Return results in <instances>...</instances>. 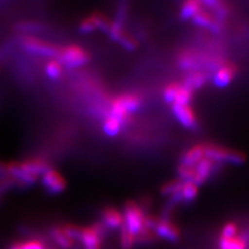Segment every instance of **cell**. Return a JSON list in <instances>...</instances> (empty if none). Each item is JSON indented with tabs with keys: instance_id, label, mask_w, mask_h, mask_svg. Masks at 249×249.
<instances>
[{
	"instance_id": "obj_1",
	"label": "cell",
	"mask_w": 249,
	"mask_h": 249,
	"mask_svg": "<svg viewBox=\"0 0 249 249\" xmlns=\"http://www.w3.org/2000/svg\"><path fill=\"white\" fill-rule=\"evenodd\" d=\"M204 156L205 158L211 160L212 162H224L235 165L243 164L246 160L245 155L242 153L231 151L214 144L204 145Z\"/></svg>"
},
{
	"instance_id": "obj_2",
	"label": "cell",
	"mask_w": 249,
	"mask_h": 249,
	"mask_svg": "<svg viewBox=\"0 0 249 249\" xmlns=\"http://www.w3.org/2000/svg\"><path fill=\"white\" fill-rule=\"evenodd\" d=\"M124 224L128 231L136 237L144 230V214L134 201H128L124 209Z\"/></svg>"
},
{
	"instance_id": "obj_3",
	"label": "cell",
	"mask_w": 249,
	"mask_h": 249,
	"mask_svg": "<svg viewBox=\"0 0 249 249\" xmlns=\"http://www.w3.org/2000/svg\"><path fill=\"white\" fill-rule=\"evenodd\" d=\"M58 62L67 68H78L87 65L89 61V55L88 52L76 45L68 46L59 51Z\"/></svg>"
},
{
	"instance_id": "obj_4",
	"label": "cell",
	"mask_w": 249,
	"mask_h": 249,
	"mask_svg": "<svg viewBox=\"0 0 249 249\" xmlns=\"http://www.w3.org/2000/svg\"><path fill=\"white\" fill-rule=\"evenodd\" d=\"M20 44L22 48L26 52L45 57H57L60 51L56 46L40 41L31 36L23 37Z\"/></svg>"
},
{
	"instance_id": "obj_5",
	"label": "cell",
	"mask_w": 249,
	"mask_h": 249,
	"mask_svg": "<svg viewBox=\"0 0 249 249\" xmlns=\"http://www.w3.org/2000/svg\"><path fill=\"white\" fill-rule=\"evenodd\" d=\"M107 229L102 222L93 224L92 227L83 228V232L80 242L84 249H101V244L104 236L106 235Z\"/></svg>"
},
{
	"instance_id": "obj_6",
	"label": "cell",
	"mask_w": 249,
	"mask_h": 249,
	"mask_svg": "<svg viewBox=\"0 0 249 249\" xmlns=\"http://www.w3.org/2000/svg\"><path fill=\"white\" fill-rule=\"evenodd\" d=\"M153 232L155 233V236L166 240L171 243H176L180 240V231H178L177 225L171 222L168 218L158 219V222L156 224Z\"/></svg>"
},
{
	"instance_id": "obj_7",
	"label": "cell",
	"mask_w": 249,
	"mask_h": 249,
	"mask_svg": "<svg viewBox=\"0 0 249 249\" xmlns=\"http://www.w3.org/2000/svg\"><path fill=\"white\" fill-rule=\"evenodd\" d=\"M42 185L46 191L52 196L61 193L67 188V182L65 178L54 169H50L42 176Z\"/></svg>"
},
{
	"instance_id": "obj_8",
	"label": "cell",
	"mask_w": 249,
	"mask_h": 249,
	"mask_svg": "<svg viewBox=\"0 0 249 249\" xmlns=\"http://www.w3.org/2000/svg\"><path fill=\"white\" fill-rule=\"evenodd\" d=\"M173 113L177 121L180 123L183 127L193 130L197 127V120L193 110L189 105L173 104Z\"/></svg>"
},
{
	"instance_id": "obj_9",
	"label": "cell",
	"mask_w": 249,
	"mask_h": 249,
	"mask_svg": "<svg viewBox=\"0 0 249 249\" xmlns=\"http://www.w3.org/2000/svg\"><path fill=\"white\" fill-rule=\"evenodd\" d=\"M6 174H10L16 181H18L24 185H33L36 182L37 178L28 174L26 170L22 168L20 163L12 162L5 166Z\"/></svg>"
},
{
	"instance_id": "obj_10",
	"label": "cell",
	"mask_w": 249,
	"mask_h": 249,
	"mask_svg": "<svg viewBox=\"0 0 249 249\" xmlns=\"http://www.w3.org/2000/svg\"><path fill=\"white\" fill-rule=\"evenodd\" d=\"M214 168V162L209 160L207 158H202L197 164L194 167V171H196V175H194V178L192 183L196 184V186H199L206 182L207 178L212 174Z\"/></svg>"
},
{
	"instance_id": "obj_11",
	"label": "cell",
	"mask_w": 249,
	"mask_h": 249,
	"mask_svg": "<svg viewBox=\"0 0 249 249\" xmlns=\"http://www.w3.org/2000/svg\"><path fill=\"white\" fill-rule=\"evenodd\" d=\"M102 224L107 230L121 229L124 224L123 215L113 208H106L102 211Z\"/></svg>"
},
{
	"instance_id": "obj_12",
	"label": "cell",
	"mask_w": 249,
	"mask_h": 249,
	"mask_svg": "<svg viewBox=\"0 0 249 249\" xmlns=\"http://www.w3.org/2000/svg\"><path fill=\"white\" fill-rule=\"evenodd\" d=\"M20 164L22 168L26 170L28 174L33 175L36 178L38 176L45 175L47 171H49L51 169L49 163H47L42 159H29L20 163Z\"/></svg>"
},
{
	"instance_id": "obj_13",
	"label": "cell",
	"mask_w": 249,
	"mask_h": 249,
	"mask_svg": "<svg viewBox=\"0 0 249 249\" xmlns=\"http://www.w3.org/2000/svg\"><path fill=\"white\" fill-rule=\"evenodd\" d=\"M236 70L231 66H225L220 68L218 71L215 73L213 77V83L215 87L223 89L232 81L233 77H235Z\"/></svg>"
},
{
	"instance_id": "obj_14",
	"label": "cell",
	"mask_w": 249,
	"mask_h": 249,
	"mask_svg": "<svg viewBox=\"0 0 249 249\" xmlns=\"http://www.w3.org/2000/svg\"><path fill=\"white\" fill-rule=\"evenodd\" d=\"M192 21L196 26L202 27V28H209L213 33H219L221 29V25L219 23L214 21L211 16L207 14L206 12L199 11L194 17L192 18Z\"/></svg>"
},
{
	"instance_id": "obj_15",
	"label": "cell",
	"mask_w": 249,
	"mask_h": 249,
	"mask_svg": "<svg viewBox=\"0 0 249 249\" xmlns=\"http://www.w3.org/2000/svg\"><path fill=\"white\" fill-rule=\"evenodd\" d=\"M202 158H205L204 145L202 144L194 145L189 151H187L183 155L182 165L188 166V167H194Z\"/></svg>"
},
{
	"instance_id": "obj_16",
	"label": "cell",
	"mask_w": 249,
	"mask_h": 249,
	"mask_svg": "<svg viewBox=\"0 0 249 249\" xmlns=\"http://www.w3.org/2000/svg\"><path fill=\"white\" fill-rule=\"evenodd\" d=\"M50 237L59 247L64 248V249L71 248L74 244L73 241L66 235L61 227L52 228L50 230Z\"/></svg>"
},
{
	"instance_id": "obj_17",
	"label": "cell",
	"mask_w": 249,
	"mask_h": 249,
	"mask_svg": "<svg viewBox=\"0 0 249 249\" xmlns=\"http://www.w3.org/2000/svg\"><path fill=\"white\" fill-rule=\"evenodd\" d=\"M219 249H246L248 245V241L242 237H233V238H220L219 239Z\"/></svg>"
},
{
	"instance_id": "obj_18",
	"label": "cell",
	"mask_w": 249,
	"mask_h": 249,
	"mask_svg": "<svg viewBox=\"0 0 249 249\" xmlns=\"http://www.w3.org/2000/svg\"><path fill=\"white\" fill-rule=\"evenodd\" d=\"M200 2L196 1V0H189V1H186L180 11V17L183 20H189L192 19L194 16H196L200 11Z\"/></svg>"
},
{
	"instance_id": "obj_19",
	"label": "cell",
	"mask_w": 249,
	"mask_h": 249,
	"mask_svg": "<svg viewBox=\"0 0 249 249\" xmlns=\"http://www.w3.org/2000/svg\"><path fill=\"white\" fill-rule=\"evenodd\" d=\"M120 99L124 110L127 111L128 114L137 111L142 106V100L135 95H123L120 96Z\"/></svg>"
},
{
	"instance_id": "obj_20",
	"label": "cell",
	"mask_w": 249,
	"mask_h": 249,
	"mask_svg": "<svg viewBox=\"0 0 249 249\" xmlns=\"http://www.w3.org/2000/svg\"><path fill=\"white\" fill-rule=\"evenodd\" d=\"M206 81H207V76L205 74L193 73L186 78L184 87L193 91L194 89H198L204 87Z\"/></svg>"
},
{
	"instance_id": "obj_21",
	"label": "cell",
	"mask_w": 249,
	"mask_h": 249,
	"mask_svg": "<svg viewBox=\"0 0 249 249\" xmlns=\"http://www.w3.org/2000/svg\"><path fill=\"white\" fill-rule=\"evenodd\" d=\"M123 124L111 116H108L103 124L104 133L109 137H114L120 133Z\"/></svg>"
},
{
	"instance_id": "obj_22",
	"label": "cell",
	"mask_w": 249,
	"mask_h": 249,
	"mask_svg": "<svg viewBox=\"0 0 249 249\" xmlns=\"http://www.w3.org/2000/svg\"><path fill=\"white\" fill-rule=\"evenodd\" d=\"M90 19L92 20L93 24H95L96 29L101 30L104 34H107V35L109 34V30H110V26H111V22L109 21V19L104 14L95 13L91 15Z\"/></svg>"
},
{
	"instance_id": "obj_23",
	"label": "cell",
	"mask_w": 249,
	"mask_h": 249,
	"mask_svg": "<svg viewBox=\"0 0 249 249\" xmlns=\"http://www.w3.org/2000/svg\"><path fill=\"white\" fill-rule=\"evenodd\" d=\"M120 241L122 249H132L135 245V237L132 235L126 227H124V224H123L121 227Z\"/></svg>"
},
{
	"instance_id": "obj_24",
	"label": "cell",
	"mask_w": 249,
	"mask_h": 249,
	"mask_svg": "<svg viewBox=\"0 0 249 249\" xmlns=\"http://www.w3.org/2000/svg\"><path fill=\"white\" fill-rule=\"evenodd\" d=\"M181 193H182L183 200L191 201L197 196L198 193L197 186L196 184H193L192 182H184L181 189Z\"/></svg>"
},
{
	"instance_id": "obj_25",
	"label": "cell",
	"mask_w": 249,
	"mask_h": 249,
	"mask_svg": "<svg viewBox=\"0 0 249 249\" xmlns=\"http://www.w3.org/2000/svg\"><path fill=\"white\" fill-rule=\"evenodd\" d=\"M45 73L52 80H56V79H58V78H60L61 73H62V69H61V65L59 64L58 60H50L48 64L46 65Z\"/></svg>"
},
{
	"instance_id": "obj_26",
	"label": "cell",
	"mask_w": 249,
	"mask_h": 249,
	"mask_svg": "<svg viewBox=\"0 0 249 249\" xmlns=\"http://www.w3.org/2000/svg\"><path fill=\"white\" fill-rule=\"evenodd\" d=\"M62 230H64L66 235L71 239L73 242L74 241H81L82 237V232H83V228L78 227L76 224H66L64 227H61Z\"/></svg>"
},
{
	"instance_id": "obj_27",
	"label": "cell",
	"mask_w": 249,
	"mask_h": 249,
	"mask_svg": "<svg viewBox=\"0 0 249 249\" xmlns=\"http://www.w3.org/2000/svg\"><path fill=\"white\" fill-rule=\"evenodd\" d=\"M191 98H192V91L187 88H185L184 85H181L180 89H178V95H177V98H176V101L174 104L189 105Z\"/></svg>"
},
{
	"instance_id": "obj_28",
	"label": "cell",
	"mask_w": 249,
	"mask_h": 249,
	"mask_svg": "<svg viewBox=\"0 0 249 249\" xmlns=\"http://www.w3.org/2000/svg\"><path fill=\"white\" fill-rule=\"evenodd\" d=\"M183 183L181 180H177V181H171L169 183H166L164 186L162 187L161 192L163 196H173V194L181 191Z\"/></svg>"
},
{
	"instance_id": "obj_29",
	"label": "cell",
	"mask_w": 249,
	"mask_h": 249,
	"mask_svg": "<svg viewBox=\"0 0 249 249\" xmlns=\"http://www.w3.org/2000/svg\"><path fill=\"white\" fill-rule=\"evenodd\" d=\"M181 85L173 83V84H169L168 87H166V89H164V92H163V97H164V100L166 101L167 103L170 104H174L177 95H178V89H180Z\"/></svg>"
},
{
	"instance_id": "obj_30",
	"label": "cell",
	"mask_w": 249,
	"mask_h": 249,
	"mask_svg": "<svg viewBox=\"0 0 249 249\" xmlns=\"http://www.w3.org/2000/svg\"><path fill=\"white\" fill-rule=\"evenodd\" d=\"M178 64L184 70H191L196 67V60L190 53H184L178 59Z\"/></svg>"
},
{
	"instance_id": "obj_31",
	"label": "cell",
	"mask_w": 249,
	"mask_h": 249,
	"mask_svg": "<svg viewBox=\"0 0 249 249\" xmlns=\"http://www.w3.org/2000/svg\"><path fill=\"white\" fill-rule=\"evenodd\" d=\"M118 43L128 51H133L136 49V42L133 40V37H131L129 35L123 33V35L120 36L118 40Z\"/></svg>"
},
{
	"instance_id": "obj_32",
	"label": "cell",
	"mask_w": 249,
	"mask_h": 249,
	"mask_svg": "<svg viewBox=\"0 0 249 249\" xmlns=\"http://www.w3.org/2000/svg\"><path fill=\"white\" fill-rule=\"evenodd\" d=\"M178 175H180L182 182H192L196 171H194V167L181 165L178 167Z\"/></svg>"
},
{
	"instance_id": "obj_33",
	"label": "cell",
	"mask_w": 249,
	"mask_h": 249,
	"mask_svg": "<svg viewBox=\"0 0 249 249\" xmlns=\"http://www.w3.org/2000/svg\"><path fill=\"white\" fill-rule=\"evenodd\" d=\"M238 232V227L236 223L229 222L224 225L221 230V237L220 238H233L236 237V233Z\"/></svg>"
},
{
	"instance_id": "obj_34",
	"label": "cell",
	"mask_w": 249,
	"mask_h": 249,
	"mask_svg": "<svg viewBox=\"0 0 249 249\" xmlns=\"http://www.w3.org/2000/svg\"><path fill=\"white\" fill-rule=\"evenodd\" d=\"M78 30H79V33L82 34V35H89V34H91L92 31H95L96 27H95V24H93L92 20L89 17V18L83 19L80 22L79 27H78Z\"/></svg>"
},
{
	"instance_id": "obj_35",
	"label": "cell",
	"mask_w": 249,
	"mask_h": 249,
	"mask_svg": "<svg viewBox=\"0 0 249 249\" xmlns=\"http://www.w3.org/2000/svg\"><path fill=\"white\" fill-rule=\"evenodd\" d=\"M19 249H46V246L38 240H29L19 243Z\"/></svg>"
},
{
	"instance_id": "obj_36",
	"label": "cell",
	"mask_w": 249,
	"mask_h": 249,
	"mask_svg": "<svg viewBox=\"0 0 249 249\" xmlns=\"http://www.w3.org/2000/svg\"><path fill=\"white\" fill-rule=\"evenodd\" d=\"M6 174V169H5V166L0 164V176H3Z\"/></svg>"
},
{
	"instance_id": "obj_37",
	"label": "cell",
	"mask_w": 249,
	"mask_h": 249,
	"mask_svg": "<svg viewBox=\"0 0 249 249\" xmlns=\"http://www.w3.org/2000/svg\"><path fill=\"white\" fill-rule=\"evenodd\" d=\"M9 249H19V243H14V244H12Z\"/></svg>"
}]
</instances>
